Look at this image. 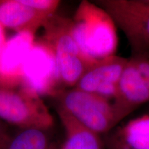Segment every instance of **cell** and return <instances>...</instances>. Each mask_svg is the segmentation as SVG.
<instances>
[{
	"label": "cell",
	"mask_w": 149,
	"mask_h": 149,
	"mask_svg": "<svg viewBox=\"0 0 149 149\" xmlns=\"http://www.w3.org/2000/svg\"><path fill=\"white\" fill-rule=\"evenodd\" d=\"M52 149H56V148H54V147H53V148H52Z\"/></svg>",
	"instance_id": "17"
},
{
	"label": "cell",
	"mask_w": 149,
	"mask_h": 149,
	"mask_svg": "<svg viewBox=\"0 0 149 149\" xmlns=\"http://www.w3.org/2000/svg\"><path fill=\"white\" fill-rule=\"evenodd\" d=\"M72 20L74 36L87 57L97 61L115 55L118 44L117 26L97 3L82 1Z\"/></svg>",
	"instance_id": "1"
},
{
	"label": "cell",
	"mask_w": 149,
	"mask_h": 149,
	"mask_svg": "<svg viewBox=\"0 0 149 149\" xmlns=\"http://www.w3.org/2000/svg\"><path fill=\"white\" fill-rule=\"evenodd\" d=\"M117 137L133 149H149V115L130 120L119 130Z\"/></svg>",
	"instance_id": "12"
},
{
	"label": "cell",
	"mask_w": 149,
	"mask_h": 149,
	"mask_svg": "<svg viewBox=\"0 0 149 149\" xmlns=\"http://www.w3.org/2000/svg\"><path fill=\"white\" fill-rule=\"evenodd\" d=\"M149 102V85L138 69L135 59H128L113 102L123 119L141 104Z\"/></svg>",
	"instance_id": "9"
},
{
	"label": "cell",
	"mask_w": 149,
	"mask_h": 149,
	"mask_svg": "<svg viewBox=\"0 0 149 149\" xmlns=\"http://www.w3.org/2000/svg\"><path fill=\"white\" fill-rule=\"evenodd\" d=\"M55 98L59 107L99 135L107 133L123 120L113 102L94 93L71 88L60 91Z\"/></svg>",
	"instance_id": "3"
},
{
	"label": "cell",
	"mask_w": 149,
	"mask_h": 149,
	"mask_svg": "<svg viewBox=\"0 0 149 149\" xmlns=\"http://www.w3.org/2000/svg\"><path fill=\"white\" fill-rule=\"evenodd\" d=\"M10 136H9L0 124V149H5Z\"/></svg>",
	"instance_id": "15"
},
{
	"label": "cell",
	"mask_w": 149,
	"mask_h": 149,
	"mask_svg": "<svg viewBox=\"0 0 149 149\" xmlns=\"http://www.w3.org/2000/svg\"><path fill=\"white\" fill-rule=\"evenodd\" d=\"M108 147L109 149H133L124 144L117 136L111 137L108 140Z\"/></svg>",
	"instance_id": "14"
},
{
	"label": "cell",
	"mask_w": 149,
	"mask_h": 149,
	"mask_svg": "<svg viewBox=\"0 0 149 149\" xmlns=\"http://www.w3.org/2000/svg\"><path fill=\"white\" fill-rule=\"evenodd\" d=\"M35 34L32 31H20L6 40L0 51V87L19 86L22 67L35 42Z\"/></svg>",
	"instance_id": "8"
},
{
	"label": "cell",
	"mask_w": 149,
	"mask_h": 149,
	"mask_svg": "<svg viewBox=\"0 0 149 149\" xmlns=\"http://www.w3.org/2000/svg\"><path fill=\"white\" fill-rule=\"evenodd\" d=\"M6 38L4 28L1 24H0V51H1L2 48L4 46L6 42Z\"/></svg>",
	"instance_id": "16"
},
{
	"label": "cell",
	"mask_w": 149,
	"mask_h": 149,
	"mask_svg": "<svg viewBox=\"0 0 149 149\" xmlns=\"http://www.w3.org/2000/svg\"><path fill=\"white\" fill-rule=\"evenodd\" d=\"M50 17L30 7L23 0L0 1V24L17 32L35 33Z\"/></svg>",
	"instance_id": "10"
},
{
	"label": "cell",
	"mask_w": 149,
	"mask_h": 149,
	"mask_svg": "<svg viewBox=\"0 0 149 149\" xmlns=\"http://www.w3.org/2000/svg\"><path fill=\"white\" fill-rule=\"evenodd\" d=\"M97 2L126 35L133 57H148L149 0H102Z\"/></svg>",
	"instance_id": "5"
},
{
	"label": "cell",
	"mask_w": 149,
	"mask_h": 149,
	"mask_svg": "<svg viewBox=\"0 0 149 149\" xmlns=\"http://www.w3.org/2000/svg\"><path fill=\"white\" fill-rule=\"evenodd\" d=\"M44 40L53 51L64 87L74 88L87 70L97 61L86 56L73 34V22L57 15L44 23Z\"/></svg>",
	"instance_id": "2"
},
{
	"label": "cell",
	"mask_w": 149,
	"mask_h": 149,
	"mask_svg": "<svg viewBox=\"0 0 149 149\" xmlns=\"http://www.w3.org/2000/svg\"><path fill=\"white\" fill-rule=\"evenodd\" d=\"M0 120L21 129L49 130L54 120L41 97L18 87H0Z\"/></svg>",
	"instance_id": "4"
},
{
	"label": "cell",
	"mask_w": 149,
	"mask_h": 149,
	"mask_svg": "<svg viewBox=\"0 0 149 149\" xmlns=\"http://www.w3.org/2000/svg\"><path fill=\"white\" fill-rule=\"evenodd\" d=\"M57 115L65 132V141L61 149H103L100 135L81 125L60 107Z\"/></svg>",
	"instance_id": "11"
},
{
	"label": "cell",
	"mask_w": 149,
	"mask_h": 149,
	"mask_svg": "<svg viewBox=\"0 0 149 149\" xmlns=\"http://www.w3.org/2000/svg\"><path fill=\"white\" fill-rule=\"evenodd\" d=\"M128 60L117 55L100 59L84 72L74 88L94 93L113 102Z\"/></svg>",
	"instance_id": "7"
},
{
	"label": "cell",
	"mask_w": 149,
	"mask_h": 149,
	"mask_svg": "<svg viewBox=\"0 0 149 149\" xmlns=\"http://www.w3.org/2000/svg\"><path fill=\"white\" fill-rule=\"evenodd\" d=\"M41 97H55L64 90L57 62L44 40H35L22 69L19 86Z\"/></svg>",
	"instance_id": "6"
},
{
	"label": "cell",
	"mask_w": 149,
	"mask_h": 149,
	"mask_svg": "<svg viewBox=\"0 0 149 149\" xmlns=\"http://www.w3.org/2000/svg\"><path fill=\"white\" fill-rule=\"evenodd\" d=\"M48 131L39 128L21 129L10 136L5 149H52Z\"/></svg>",
	"instance_id": "13"
}]
</instances>
